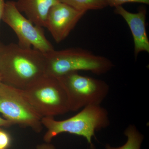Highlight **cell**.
I'll use <instances>...</instances> for the list:
<instances>
[{
    "label": "cell",
    "mask_w": 149,
    "mask_h": 149,
    "mask_svg": "<svg viewBox=\"0 0 149 149\" xmlns=\"http://www.w3.org/2000/svg\"><path fill=\"white\" fill-rule=\"evenodd\" d=\"M45 54L32 48L0 41V77L2 83L25 90L46 75Z\"/></svg>",
    "instance_id": "cell-1"
},
{
    "label": "cell",
    "mask_w": 149,
    "mask_h": 149,
    "mask_svg": "<svg viewBox=\"0 0 149 149\" xmlns=\"http://www.w3.org/2000/svg\"><path fill=\"white\" fill-rule=\"evenodd\" d=\"M46 75L59 77L70 72L89 71L96 75L107 73L114 66L109 59L83 48H71L45 54Z\"/></svg>",
    "instance_id": "cell-2"
},
{
    "label": "cell",
    "mask_w": 149,
    "mask_h": 149,
    "mask_svg": "<svg viewBox=\"0 0 149 149\" xmlns=\"http://www.w3.org/2000/svg\"><path fill=\"white\" fill-rule=\"evenodd\" d=\"M43 126L47 129L44 136L46 143L59 134L68 133L85 138L91 147L92 140L96 131L109 126L110 120L107 111L98 105L88 106L72 117L64 120H57L54 117H43Z\"/></svg>",
    "instance_id": "cell-3"
},
{
    "label": "cell",
    "mask_w": 149,
    "mask_h": 149,
    "mask_svg": "<svg viewBox=\"0 0 149 149\" xmlns=\"http://www.w3.org/2000/svg\"><path fill=\"white\" fill-rule=\"evenodd\" d=\"M23 91L42 118L54 117L70 111L66 92L57 77L46 75Z\"/></svg>",
    "instance_id": "cell-4"
},
{
    "label": "cell",
    "mask_w": 149,
    "mask_h": 149,
    "mask_svg": "<svg viewBox=\"0 0 149 149\" xmlns=\"http://www.w3.org/2000/svg\"><path fill=\"white\" fill-rule=\"evenodd\" d=\"M57 78L66 92L70 111L101 105L109 93V85L104 80L81 75L78 72H70Z\"/></svg>",
    "instance_id": "cell-5"
},
{
    "label": "cell",
    "mask_w": 149,
    "mask_h": 149,
    "mask_svg": "<svg viewBox=\"0 0 149 149\" xmlns=\"http://www.w3.org/2000/svg\"><path fill=\"white\" fill-rule=\"evenodd\" d=\"M0 113L13 124L28 127L39 133L42 129V118L35 111L23 90L1 83Z\"/></svg>",
    "instance_id": "cell-6"
},
{
    "label": "cell",
    "mask_w": 149,
    "mask_h": 149,
    "mask_svg": "<svg viewBox=\"0 0 149 149\" xmlns=\"http://www.w3.org/2000/svg\"><path fill=\"white\" fill-rule=\"evenodd\" d=\"M2 20L15 32L18 45L25 48H32L46 54L54 49L46 38L43 27L35 25L19 11L15 1L6 2Z\"/></svg>",
    "instance_id": "cell-7"
},
{
    "label": "cell",
    "mask_w": 149,
    "mask_h": 149,
    "mask_svg": "<svg viewBox=\"0 0 149 149\" xmlns=\"http://www.w3.org/2000/svg\"><path fill=\"white\" fill-rule=\"evenodd\" d=\"M86 13L63 3H58L49 11L45 27L56 42L59 43L68 37Z\"/></svg>",
    "instance_id": "cell-8"
},
{
    "label": "cell",
    "mask_w": 149,
    "mask_h": 149,
    "mask_svg": "<svg viewBox=\"0 0 149 149\" xmlns=\"http://www.w3.org/2000/svg\"><path fill=\"white\" fill-rule=\"evenodd\" d=\"M114 12L124 19L130 28L134 41L136 59L141 52L149 53V40L146 30V9H143L137 13H132L121 6L115 8Z\"/></svg>",
    "instance_id": "cell-9"
},
{
    "label": "cell",
    "mask_w": 149,
    "mask_h": 149,
    "mask_svg": "<svg viewBox=\"0 0 149 149\" xmlns=\"http://www.w3.org/2000/svg\"><path fill=\"white\" fill-rule=\"evenodd\" d=\"M58 0H17V8L37 26L45 27L46 20L51 8L59 3Z\"/></svg>",
    "instance_id": "cell-10"
},
{
    "label": "cell",
    "mask_w": 149,
    "mask_h": 149,
    "mask_svg": "<svg viewBox=\"0 0 149 149\" xmlns=\"http://www.w3.org/2000/svg\"><path fill=\"white\" fill-rule=\"evenodd\" d=\"M124 135L127 137V141L123 146L118 148H113L107 144L105 149H141L144 137L135 125H128L124 131Z\"/></svg>",
    "instance_id": "cell-11"
},
{
    "label": "cell",
    "mask_w": 149,
    "mask_h": 149,
    "mask_svg": "<svg viewBox=\"0 0 149 149\" xmlns=\"http://www.w3.org/2000/svg\"><path fill=\"white\" fill-rule=\"evenodd\" d=\"M61 3L69 6L80 11L99 10L108 6L106 0H58Z\"/></svg>",
    "instance_id": "cell-12"
},
{
    "label": "cell",
    "mask_w": 149,
    "mask_h": 149,
    "mask_svg": "<svg viewBox=\"0 0 149 149\" xmlns=\"http://www.w3.org/2000/svg\"><path fill=\"white\" fill-rule=\"evenodd\" d=\"M108 6L111 7H116L122 6L123 4L129 3H141L149 4V0H106Z\"/></svg>",
    "instance_id": "cell-13"
},
{
    "label": "cell",
    "mask_w": 149,
    "mask_h": 149,
    "mask_svg": "<svg viewBox=\"0 0 149 149\" xmlns=\"http://www.w3.org/2000/svg\"><path fill=\"white\" fill-rule=\"evenodd\" d=\"M10 140L8 133L0 130V149H7L9 146Z\"/></svg>",
    "instance_id": "cell-14"
},
{
    "label": "cell",
    "mask_w": 149,
    "mask_h": 149,
    "mask_svg": "<svg viewBox=\"0 0 149 149\" xmlns=\"http://www.w3.org/2000/svg\"><path fill=\"white\" fill-rule=\"evenodd\" d=\"M36 149H56L54 146L50 143H45L38 145Z\"/></svg>",
    "instance_id": "cell-15"
},
{
    "label": "cell",
    "mask_w": 149,
    "mask_h": 149,
    "mask_svg": "<svg viewBox=\"0 0 149 149\" xmlns=\"http://www.w3.org/2000/svg\"><path fill=\"white\" fill-rule=\"evenodd\" d=\"M13 125L12 123L6 119H4L0 116V127L1 126H8Z\"/></svg>",
    "instance_id": "cell-16"
},
{
    "label": "cell",
    "mask_w": 149,
    "mask_h": 149,
    "mask_svg": "<svg viewBox=\"0 0 149 149\" xmlns=\"http://www.w3.org/2000/svg\"><path fill=\"white\" fill-rule=\"evenodd\" d=\"M5 4L6 2H5V0H0V24L2 18Z\"/></svg>",
    "instance_id": "cell-17"
},
{
    "label": "cell",
    "mask_w": 149,
    "mask_h": 149,
    "mask_svg": "<svg viewBox=\"0 0 149 149\" xmlns=\"http://www.w3.org/2000/svg\"><path fill=\"white\" fill-rule=\"evenodd\" d=\"M1 83H2L1 80V77H0V84H1Z\"/></svg>",
    "instance_id": "cell-18"
}]
</instances>
